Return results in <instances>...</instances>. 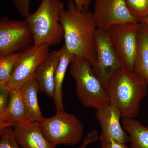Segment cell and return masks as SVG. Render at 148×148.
I'll use <instances>...</instances> for the list:
<instances>
[{
	"mask_svg": "<svg viewBox=\"0 0 148 148\" xmlns=\"http://www.w3.org/2000/svg\"><path fill=\"white\" fill-rule=\"evenodd\" d=\"M60 21L64 32V44L75 56L84 58L92 66L96 59L95 37L97 28L90 10H79L73 0L62 12Z\"/></svg>",
	"mask_w": 148,
	"mask_h": 148,
	"instance_id": "cell-1",
	"label": "cell"
},
{
	"mask_svg": "<svg viewBox=\"0 0 148 148\" xmlns=\"http://www.w3.org/2000/svg\"><path fill=\"white\" fill-rule=\"evenodd\" d=\"M110 104L119 110L122 118L138 116L141 103L147 95L148 86L135 72L122 67L106 86Z\"/></svg>",
	"mask_w": 148,
	"mask_h": 148,
	"instance_id": "cell-2",
	"label": "cell"
},
{
	"mask_svg": "<svg viewBox=\"0 0 148 148\" xmlns=\"http://www.w3.org/2000/svg\"><path fill=\"white\" fill-rule=\"evenodd\" d=\"M64 8L61 0H42L36 10L24 18L33 34L34 45L50 47L61 43L64 32L60 16Z\"/></svg>",
	"mask_w": 148,
	"mask_h": 148,
	"instance_id": "cell-3",
	"label": "cell"
},
{
	"mask_svg": "<svg viewBox=\"0 0 148 148\" xmlns=\"http://www.w3.org/2000/svg\"><path fill=\"white\" fill-rule=\"evenodd\" d=\"M70 74L75 81L77 96L84 106L97 110L110 104L107 88L93 73L89 61L75 56Z\"/></svg>",
	"mask_w": 148,
	"mask_h": 148,
	"instance_id": "cell-4",
	"label": "cell"
},
{
	"mask_svg": "<svg viewBox=\"0 0 148 148\" xmlns=\"http://www.w3.org/2000/svg\"><path fill=\"white\" fill-rule=\"evenodd\" d=\"M40 123L46 138L56 147L76 145L83 138L84 127L82 122L65 110L56 112L51 117L44 118Z\"/></svg>",
	"mask_w": 148,
	"mask_h": 148,
	"instance_id": "cell-5",
	"label": "cell"
},
{
	"mask_svg": "<svg viewBox=\"0 0 148 148\" xmlns=\"http://www.w3.org/2000/svg\"><path fill=\"white\" fill-rule=\"evenodd\" d=\"M34 44L31 29L24 20L3 16L0 20V57L24 52Z\"/></svg>",
	"mask_w": 148,
	"mask_h": 148,
	"instance_id": "cell-6",
	"label": "cell"
},
{
	"mask_svg": "<svg viewBox=\"0 0 148 148\" xmlns=\"http://www.w3.org/2000/svg\"><path fill=\"white\" fill-rule=\"evenodd\" d=\"M139 23L116 25L108 31L114 49L123 66L134 71L139 47Z\"/></svg>",
	"mask_w": 148,
	"mask_h": 148,
	"instance_id": "cell-7",
	"label": "cell"
},
{
	"mask_svg": "<svg viewBox=\"0 0 148 148\" xmlns=\"http://www.w3.org/2000/svg\"><path fill=\"white\" fill-rule=\"evenodd\" d=\"M95 43L96 59L92 70L106 87L113 75L123 66L112 45L108 31L97 29Z\"/></svg>",
	"mask_w": 148,
	"mask_h": 148,
	"instance_id": "cell-8",
	"label": "cell"
},
{
	"mask_svg": "<svg viewBox=\"0 0 148 148\" xmlns=\"http://www.w3.org/2000/svg\"><path fill=\"white\" fill-rule=\"evenodd\" d=\"M92 15L97 29L108 32L116 25L138 22L125 0H95Z\"/></svg>",
	"mask_w": 148,
	"mask_h": 148,
	"instance_id": "cell-9",
	"label": "cell"
},
{
	"mask_svg": "<svg viewBox=\"0 0 148 148\" xmlns=\"http://www.w3.org/2000/svg\"><path fill=\"white\" fill-rule=\"evenodd\" d=\"M49 48L47 45H34L22 52L7 87L9 90L19 89L34 76L38 67L50 53Z\"/></svg>",
	"mask_w": 148,
	"mask_h": 148,
	"instance_id": "cell-10",
	"label": "cell"
},
{
	"mask_svg": "<svg viewBox=\"0 0 148 148\" xmlns=\"http://www.w3.org/2000/svg\"><path fill=\"white\" fill-rule=\"evenodd\" d=\"M96 110L95 116L101 126L99 141L111 139L124 144L129 143V136L121 123V114L116 106L110 104Z\"/></svg>",
	"mask_w": 148,
	"mask_h": 148,
	"instance_id": "cell-11",
	"label": "cell"
},
{
	"mask_svg": "<svg viewBox=\"0 0 148 148\" xmlns=\"http://www.w3.org/2000/svg\"><path fill=\"white\" fill-rule=\"evenodd\" d=\"M12 126L16 141L22 148H56L45 135L40 122L18 121Z\"/></svg>",
	"mask_w": 148,
	"mask_h": 148,
	"instance_id": "cell-12",
	"label": "cell"
},
{
	"mask_svg": "<svg viewBox=\"0 0 148 148\" xmlns=\"http://www.w3.org/2000/svg\"><path fill=\"white\" fill-rule=\"evenodd\" d=\"M63 50L62 46L58 50L50 52L40 64L35 73L40 91L44 92L49 98H53L55 73Z\"/></svg>",
	"mask_w": 148,
	"mask_h": 148,
	"instance_id": "cell-13",
	"label": "cell"
},
{
	"mask_svg": "<svg viewBox=\"0 0 148 148\" xmlns=\"http://www.w3.org/2000/svg\"><path fill=\"white\" fill-rule=\"evenodd\" d=\"M30 120L19 89L10 90L9 101L4 117L0 121V129L18 121Z\"/></svg>",
	"mask_w": 148,
	"mask_h": 148,
	"instance_id": "cell-14",
	"label": "cell"
},
{
	"mask_svg": "<svg viewBox=\"0 0 148 148\" xmlns=\"http://www.w3.org/2000/svg\"><path fill=\"white\" fill-rule=\"evenodd\" d=\"M19 90L26 106L29 120L40 123L42 121L44 117L42 114L38 99L40 87L35 75Z\"/></svg>",
	"mask_w": 148,
	"mask_h": 148,
	"instance_id": "cell-15",
	"label": "cell"
},
{
	"mask_svg": "<svg viewBox=\"0 0 148 148\" xmlns=\"http://www.w3.org/2000/svg\"><path fill=\"white\" fill-rule=\"evenodd\" d=\"M63 52L56 69L54 79L53 100L56 112L64 111L63 103V84L66 71L73 60L75 56L66 48L65 44L62 46Z\"/></svg>",
	"mask_w": 148,
	"mask_h": 148,
	"instance_id": "cell-16",
	"label": "cell"
},
{
	"mask_svg": "<svg viewBox=\"0 0 148 148\" xmlns=\"http://www.w3.org/2000/svg\"><path fill=\"white\" fill-rule=\"evenodd\" d=\"M122 119L123 127L129 137V148H148V126L135 118Z\"/></svg>",
	"mask_w": 148,
	"mask_h": 148,
	"instance_id": "cell-17",
	"label": "cell"
},
{
	"mask_svg": "<svg viewBox=\"0 0 148 148\" xmlns=\"http://www.w3.org/2000/svg\"><path fill=\"white\" fill-rule=\"evenodd\" d=\"M134 72L148 86V29L143 22L139 23V47Z\"/></svg>",
	"mask_w": 148,
	"mask_h": 148,
	"instance_id": "cell-18",
	"label": "cell"
},
{
	"mask_svg": "<svg viewBox=\"0 0 148 148\" xmlns=\"http://www.w3.org/2000/svg\"><path fill=\"white\" fill-rule=\"evenodd\" d=\"M21 54V52H16L0 57V84L6 86L8 84Z\"/></svg>",
	"mask_w": 148,
	"mask_h": 148,
	"instance_id": "cell-19",
	"label": "cell"
},
{
	"mask_svg": "<svg viewBox=\"0 0 148 148\" xmlns=\"http://www.w3.org/2000/svg\"><path fill=\"white\" fill-rule=\"evenodd\" d=\"M128 10L138 22L148 15V0H125Z\"/></svg>",
	"mask_w": 148,
	"mask_h": 148,
	"instance_id": "cell-20",
	"label": "cell"
},
{
	"mask_svg": "<svg viewBox=\"0 0 148 148\" xmlns=\"http://www.w3.org/2000/svg\"><path fill=\"white\" fill-rule=\"evenodd\" d=\"M0 148H22L16 141L12 126L0 129Z\"/></svg>",
	"mask_w": 148,
	"mask_h": 148,
	"instance_id": "cell-21",
	"label": "cell"
},
{
	"mask_svg": "<svg viewBox=\"0 0 148 148\" xmlns=\"http://www.w3.org/2000/svg\"><path fill=\"white\" fill-rule=\"evenodd\" d=\"M10 90L6 86L0 84V121L4 117L8 107Z\"/></svg>",
	"mask_w": 148,
	"mask_h": 148,
	"instance_id": "cell-22",
	"label": "cell"
},
{
	"mask_svg": "<svg viewBox=\"0 0 148 148\" xmlns=\"http://www.w3.org/2000/svg\"><path fill=\"white\" fill-rule=\"evenodd\" d=\"M21 17L25 18L30 14L31 0H10Z\"/></svg>",
	"mask_w": 148,
	"mask_h": 148,
	"instance_id": "cell-23",
	"label": "cell"
},
{
	"mask_svg": "<svg viewBox=\"0 0 148 148\" xmlns=\"http://www.w3.org/2000/svg\"><path fill=\"white\" fill-rule=\"evenodd\" d=\"M100 148H129L126 144L117 142L111 139L100 140Z\"/></svg>",
	"mask_w": 148,
	"mask_h": 148,
	"instance_id": "cell-24",
	"label": "cell"
},
{
	"mask_svg": "<svg viewBox=\"0 0 148 148\" xmlns=\"http://www.w3.org/2000/svg\"><path fill=\"white\" fill-rule=\"evenodd\" d=\"M79 10H87L90 4L95 0H73Z\"/></svg>",
	"mask_w": 148,
	"mask_h": 148,
	"instance_id": "cell-25",
	"label": "cell"
},
{
	"mask_svg": "<svg viewBox=\"0 0 148 148\" xmlns=\"http://www.w3.org/2000/svg\"><path fill=\"white\" fill-rule=\"evenodd\" d=\"M94 139L92 135H87L85 137L83 140L81 145L78 148H86L88 145L91 143H94Z\"/></svg>",
	"mask_w": 148,
	"mask_h": 148,
	"instance_id": "cell-26",
	"label": "cell"
},
{
	"mask_svg": "<svg viewBox=\"0 0 148 148\" xmlns=\"http://www.w3.org/2000/svg\"><path fill=\"white\" fill-rule=\"evenodd\" d=\"M141 22H143L144 24H145L148 29V15L147 16H146L145 18H143Z\"/></svg>",
	"mask_w": 148,
	"mask_h": 148,
	"instance_id": "cell-27",
	"label": "cell"
}]
</instances>
